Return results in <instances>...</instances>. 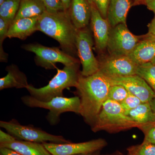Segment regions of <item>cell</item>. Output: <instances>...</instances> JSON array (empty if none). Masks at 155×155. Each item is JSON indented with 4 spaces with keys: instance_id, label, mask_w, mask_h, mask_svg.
Returning <instances> with one entry per match:
<instances>
[{
    "instance_id": "cell-33",
    "label": "cell",
    "mask_w": 155,
    "mask_h": 155,
    "mask_svg": "<svg viewBox=\"0 0 155 155\" xmlns=\"http://www.w3.org/2000/svg\"><path fill=\"white\" fill-rule=\"evenodd\" d=\"M143 3L147 8L152 11L155 15V0H144Z\"/></svg>"
},
{
    "instance_id": "cell-14",
    "label": "cell",
    "mask_w": 155,
    "mask_h": 155,
    "mask_svg": "<svg viewBox=\"0 0 155 155\" xmlns=\"http://www.w3.org/2000/svg\"><path fill=\"white\" fill-rule=\"evenodd\" d=\"M91 23L96 48L99 51L107 48L111 26L107 19L102 16L94 4L91 5Z\"/></svg>"
},
{
    "instance_id": "cell-21",
    "label": "cell",
    "mask_w": 155,
    "mask_h": 155,
    "mask_svg": "<svg viewBox=\"0 0 155 155\" xmlns=\"http://www.w3.org/2000/svg\"><path fill=\"white\" fill-rule=\"evenodd\" d=\"M46 11L41 0H21L15 19L38 17Z\"/></svg>"
},
{
    "instance_id": "cell-38",
    "label": "cell",
    "mask_w": 155,
    "mask_h": 155,
    "mask_svg": "<svg viewBox=\"0 0 155 155\" xmlns=\"http://www.w3.org/2000/svg\"><path fill=\"white\" fill-rule=\"evenodd\" d=\"M88 2L90 3L91 5H93V4H94V0H87Z\"/></svg>"
},
{
    "instance_id": "cell-30",
    "label": "cell",
    "mask_w": 155,
    "mask_h": 155,
    "mask_svg": "<svg viewBox=\"0 0 155 155\" xmlns=\"http://www.w3.org/2000/svg\"><path fill=\"white\" fill-rule=\"evenodd\" d=\"M110 0H94L95 5L102 16L107 19L108 7Z\"/></svg>"
},
{
    "instance_id": "cell-12",
    "label": "cell",
    "mask_w": 155,
    "mask_h": 155,
    "mask_svg": "<svg viewBox=\"0 0 155 155\" xmlns=\"http://www.w3.org/2000/svg\"><path fill=\"white\" fill-rule=\"evenodd\" d=\"M107 78L111 85H122L130 94L138 97L142 103H149L155 97L154 91L146 81L138 75Z\"/></svg>"
},
{
    "instance_id": "cell-36",
    "label": "cell",
    "mask_w": 155,
    "mask_h": 155,
    "mask_svg": "<svg viewBox=\"0 0 155 155\" xmlns=\"http://www.w3.org/2000/svg\"><path fill=\"white\" fill-rule=\"evenodd\" d=\"M143 38L149 39L152 40L154 41H155V38L149 37H146L145 35H143Z\"/></svg>"
},
{
    "instance_id": "cell-16",
    "label": "cell",
    "mask_w": 155,
    "mask_h": 155,
    "mask_svg": "<svg viewBox=\"0 0 155 155\" xmlns=\"http://www.w3.org/2000/svg\"><path fill=\"white\" fill-rule=\"evenodd\" d=\"M38 18L39 17L14 19L10 25L7 37L10 38L25 39L37 31Z\"/></svg>"
},
{
    "instance_id": "cell-18",
    "label": "cell",
    "mask_w": 155,
    "mask_h": 155,
    "mask_svg": "<svg viewBox=\"0 0 155 155\" xmlns=\"http://www.w3.org/2000/svg\"><path fill=\"white\" fill-rule=\"evenodd\" d=\"M128 56L138 65L150 63L155 58V41L143 39Z\"/></svg>"
},
{
    "instance_id": "cell-27",
    "label": "cell",
    "mask_w": 155,
    "mask_h": 155,
    "mask_svg": "<svg viewBox=\"0 0 155 155\" xmlns=\"http://www.w3.org/2000/svg\"><path fill=\"white\" fill-rule=\"evenodd\" d=\"M141 103L142 102L138 97L129 92L127 97L120 104L123 110L127 111L136 107Z\"/></svg>"
},
{
    "instance_id": "cell-2",
    "label": "cell",
    "mask_w": 155,
    "mask_h": 155,
    "mask_svg": "<svg viewBox=\"0 0 155 155\" xmlns=\"http://www.w3.org/2000/svg\"><path fill=\"white\" fill-rule=\"evenodd\" d=\"M37 31L55 39L62 50L69 54L73 56L77 51L76 39L78 30L71 20L69 10L56 12L46 11L39 17Z\"/></svg>"
},
{
    "instance_id": "cell-9",
    "label": "cell",
    "mask_w": 155,
    "mask_h": 155,
    "mask_svg": "<svg viewBox=\"0 0 155 155\" xmlns=\"http://www.w3.org/2000/svg\"><path fill=\"white\" fill-rule=\"evenodd\" d=\"M93 41L89 31L85 28L78 31L76 46L82 69L81 75L88 76L99 70V61L93 52Z\"/></svg>"
},
{
    "instance_id": "cell-23",
    "label": "cell",
    "mask_w": 155,
    "mask_h": 155,
    "mask_svg": "<svg viewBox=\"0 0 155 155\" xmlns=\"http://www.w3.org/2000/svg\"><path fill=\"white\" fill-rule=\"evenodd\" d=\"M137 75L143 78L155 93V64L150 62L139 65Z\"/></svg>"
},
{
    "instance_id": "cell-31",
    "label": "cell",
    "mask_w": 155,
    "mask_h": 155,
    "mask_svg": "<svg viewBox=\"0 0 155 155\" xmlns=\"http://www.w3.org/2000/svg\"><path fill=\"white\" fill-rule=\"evenodd\" d=\"M148 32L145 36L155 38V15L152 21L148 25Z\"/></svg>"
},
{
    "instance_id": "cell-22",
    "label": "cell",
    "mask_w": 155,
    "mask_h": 155,
    "mask_svg": "<svg viewBox=\"0 0 155 155\" xmlns=\"http://www.w3.org/2000/svg\"><path fill=\"white\" fill-rule=\"evenodd\" d=\"M20 0H6L0 5V18L12 23L20 6Z\"/></svg>"
},
{
    "instance_id": "cell-29",
    "label": "cell",
    "mask_w": 155,
    "mask_h": 155,
    "mask_svg": "<svg viewBox=\"0 0 155 155\" xmlns=\"http://www.w3.org/2000/svg\"><path fill=\"white\" fill-rule=\"evenodd\" d=\"M144 134V141L155 144V123L139 128Z\"/></svg>"
},
{
    "instance_id": "cell-28",
    "label": "cell",
    "mask_w": 155,
    "mask_h": 155,
    "mask_svg": "<svg viewBox=\"0 0 155 155\" xmlns=\"http://www.w3.org/2000/svg\"><path fill=\"white\" fill-rule=\"evenodd\" d=\"M44 4L46 11L56 12L65 11L61 0H41Z\"/></svg>"
},
{
    "instance_id": "cell-8",
    "label": "cell",
    "mask_w": 155,
    "mask_h": 155,
    "mask_svg": "<svg viewBox=\"0 0 155 155\" xmlns=\"http://www.w3.org/2000/svg\"><path fill=\"white\" fill-rule=\"evenodd\" d=\"M143 37L134 35L127 25L119 24L111 28L107 49L110 55L128 56Z\"/></svg>"
},
{
    "instance_id": "cell-39",
    "label": "cell",
    "mask_w": 155,
    "mask_h": 155,
    "mask_svg": "<svg viewBox=\"0 0 155 155\" xmlns=\"http://www.w3.org/2000/svg\"><path fill=\"white\" fill-rule=\"evenodd\" d=\"M96 153H91L87 154H81L78 155H97Z\"/></svg>"
},
{
    "instance_id": "cell-11",
    "label": "cell",
    "mask_w": 155,
    "mask_h": 155,
    "mask_svg": "<svg viewBox=\"0 0 155 155\" xmlns=\"http://www.w3.org/2000/svg\"><path fill=\"white\" fill-rule=\"evenodd\" d=\"M42 144L52 155H78L97 152L105 147L107 142L99 138L78 143L45 142Z\"/></svg>"
},
{
    "instance_id": "cell-5",
    "label": "cell",
    "mask_w": 155,
    "mask_h": 155,
    "mask_svg": "<svg viewBox=\"0 0 155 155\" xmlns=\"http://www.w3.org/2000/svg\"><path fill=\"white\" fill-rule=\"evenodd\" d=\"M22 103L31 108H41L49 110L47 119L51 125H55L60 120L63 113L73 112L80 114V99L79 97H58L47 101H43L35 98L31 96H25L21 97Z\"/></svg>"
},
{
    "instance_id": "cell-35",
    "label": "cell",
    "mask_w": 155,
    "mask_h": 155,
    "mask_svg": "<svg viewBox=\"0 0 155 155\" xmlns=\"http://www.w3.org/2000/svg\"><path fill=\"white\" fill-rule=\"evenodd\" d=\"M149 103L155 118V97L153 98Z\"/></svg>"
},
{
    "instance_id": "cell-24",
    "label": "cell",
    "mask_w": 155,
    "mask_h": 155,
    "mask_svg": "<svg viewBox=\"0 0 155 155\" xmlns=\"http://www.w3.org/2000/svg\"><path fill=\"white\" fill-rule=\"evenodd\" d=\"M129 94L126 89L120 85H111L109 89L108 99L117 102L122 103Z\"/></svg>"
},
{
    "instance_id": "cell-1",
    "label": "cell",
    "mask_w": 155,
    "mask_h": 155,
    "mask_svg": "<svg viewBox=\"0 0 155 155\" xmlns=\"http://www.w3.org/2000/svg\"><path fill=\"white\" fill-rule=\"evenodd\" d=\"M111 86L107 78L99 71L88 76L79 75L75 87L80 99L79 114L91 126L108 99Z\"/></svg>"
},
{
    "instance_id": "cell-19",
    "label": "cell",
    "mask_w": 155,
    "mask_h": 155,
    "mask_svg": "<svg viewBox=\"0 0 155 155\" xmlns=\"http://www.w3.org/2000/svg\"><path fill=\"white\" fill-rule=\"evenodd\" d=\"M6 70L7 75L0 78V90L14 87L26 88L29 85L26 75L16 65L8 66Z\"/></svg>"
},
{
    "instance_id": "cell-32",
    "label": "cell",
    "mask_w": 155,
    "mask_h": 155,
    "mask_svg": "<svg viewBox=\"0 0 155 155\" xmlns=\"http://www.w3.org/2000/svg\"><path fill=\"white\" fill-rule=\"evenodd\" d=\"M0 155H22L14 151L13 150L6 148L0 147Z\"/></svg>"
},
{
    "instance_id": "cell-7",
    "label": "cell",
    "mask_w": 155,
    "mask_h": 155,
    "mask_svg": "<svg viewBox=\"0 0 155 155\" xmlns=\"http://www.w3.org/2000/svg\"><path fill=\"white\" fill-rule=\"evenodd\" d=\"M23 48L34 53L36 64L46 69H54L57 63L65 66L78 64L77 59L73 56L58 48L48 47L38 44L25 45Z\"/></svg>"
},
{
    "instance_id": "cell-25",
    "label": "cell",
    "mask_w": 155,
    "mask_h": 155,
    "mask_svg": "<svg viewBox=\"0 0 155 155\" xmlns=\"http://www.w3.org/2000/svg\"><path fill=\"white\" fill-rule=\"evenodd\" d=\"M11 23L0 18V59L1 62H6L8 59V54L3 48V43L6 38L9 27Z\"/></svg>"
},
{
    "instance_id": "cell-42",
    "label": "cell",
    "mask_w": 155,
    "mask_h": 155,
    "mask_svg": "<svg viewBox=\"0 0 155 155\" xmlns=\"http://www.w3.org/2000/svg\"></svg>"
},
{
    "instance_id": "cell-41",
    "label": "cell",
    "mask_w": 155,
    "mask_h": 155,
    "mask_svg": "<svg viewBox=\"0 0 155 155\" xmlns=\"http://www.w3.org/2000/svg\"><path fill=\"white\" fill-rule=\"evenodd\" d=\"M151 63H152V64H155V58H154V59H153V61H152V62H151Z\"/></svg>"
},
{
    "instance_id": "cell-40",
    "label": "cell",
    "mask_w": 155,
    "mask_h": 155,
    "mask_svg": "<svg viewBox=\"0 0 155 155\" xmlns=\"http://www.w3.org/2000/svg\"><path fill=\"white\" fill-rule=\"evenodd\" d=\"M6 0H0V5H2Z\"/></svg>"
},
{
    "instance_id": "cell-26",
    "label": "cell",
    "mask_w": 155,
    "mask_h": 155,
    "mask_svg": "<svg viewBox=\"0 0 155 155\" xmlns=\"http://www.w3.org/2000/svg\"><path fill=\"white\" fill-rule=\"evenodd\" d=\"M131 155H155V144L143 141L141 144L130 148Z\"/></svg>"
},
{
    "instance_id": "cell-20",
    "label": "cell",
    "mask_w": 155,
    "mask_h": 155,
    "mask_svg": "<svg viewBox=\"0 0 155 155\" xmlns=\"http://www.w3.org/2000/svg\"><path fill=\"white\" fill-rule=\"evenodd\" d=\"M125 114L138 125V128L155 123V118L149 103H142Z\"/></svg>"
},
{
    "instance_id": "cell-13",
    "label": "cell",
    "mask_w": 155,
    "mask_h": 155,
    "mask_svg": "<svg viewBox=\"0 0 155 155\" xmlns=\"http://www.w3.org/2000/svg\"><path fill=\"white\" fill-rule=\"evenodd\" d=\"M0 147L13 150L22 155H52L42 143L17 139L1 130Z\"/></svg>"
},
{
    "instance_id": "cell-3",
    "label": "cell",
    "mask_w": 155,
    "mask_h": 155,
    "mask_svg": "<svg viewBox=\"0 0 155 155\" xmlns=\"http://www.w3.org/2000/svg\"><path fill=\"white\" fill-rule=\"evenodd\" d=\"M91 127L94 132L105 130L114 133L138 128V125L125 114L119 103L108 99L103 104Z\"/></svg>"
},
{
    "instance_id": "cell-4",
    "label": "cell",
    "mask_w": 155,
    "mask_h": 155,
    "mask_svg": "<svg viewBox=\"0 0 155 155\" xmlns=\"http://www.w3.org/2000/svg\"><path fill=\"white\" fill-rule=\"evenodd\" d=\"M78 67L77 64L64 66L62 69L57 68V74L46 86L36 88L29 84L26 89L30 96L43 101H47L56 97H63L65 89L76 87L80 74Z\"/></svg>"
},
{
    "instance_id": "cell-17",
    "label": "cell",
    "mask_w": 155,
    "mask_h": 155,
    "mask_svg": "<svg viewBox=\"0 0 155 155\" xmlns=\"http://www.w3.org/2000/svg\"><path fill=\"white\" fill-rule=\"evenodd\" d=\"M131 0H110L108 7L107 19L111 27L119 24L126 25L127 13Z\"/></svg>"
},
{
    "instance_id": "cell-15",
    "label": "cell",
    "mask_w": 155,
    "mask_h": 155,
    "mask_svg": "<svg viewBox=\"0 0 155 155\" xmlns=\"http://www.w3.org/2000/svg\"><path fill=\"white\" fill-rule=\"evenodd\" d=\"M73 24L78 30L86 28L91 18V5L87 0H71L69 9Z\"/></svg>"
},
{
    "instance_id": "cell-34",
    "label": "cell",
    "mask_w": 155,
    "mask_h": 155,
    "mask_svg": "<svg viewBox=\"0 0 155 155\" xmlns=\"http://www.w3.org/2000/svg\"><path fill=\"white\" fill-rule=\"evenodd\" d=\"M65 11H68L70 7L71 0H61Z\"/></svg>"
},
{
    "instance_id": "cell-6",
    "label": "cell",
    "mask_w": 155,
    "mask_h": 155,
    "mask_svg": "<svg viewBox=\"0 0 155 155\" xmlns=\"http://www.w3.org/2000/svg\"><path fill=\"white\" fill-rule=\"evenodd\" d=\"M0 126L7 133L21 140L41 143L48 142L57 143L70 142L62 136L53 135L31 125H21L15 119L8 122L1 121Z\"/></svg>"
},
{
    "instance_id": "cell-10",
    "label": "cell",
    "mask_w": 155,
    "mask_h": 155,
    "mask_svg": "<svg viewBox=\"0 0 155 155\" xmlns=\"http://www.w3.org/2000/svg\"><path fill=\"white\" fill-rule=\"evenodd\" d=\"M138 66L128 56L110 55L99 61V71L108 78L127 77L137 75Z\"/></svg>"
},
{
    "instance_id": "cell-37",
    "label": "cell",
    "mask_w": 155,
    "mask_h": 155,
    "mask_svg": "<svg viewBox=\"0 0 155 155\" xmlns=\"http://www.w3.org/2000/svg\"><path fill=\"white\" fill-rule=\"evenodd\" d=\"M134 2L137 4V3H143L144 0H134Z\"/></svg>"
}]
</instances>
